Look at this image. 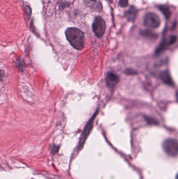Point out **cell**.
I'll return each mask as SVG.
<instances>
[{"instance_id": "obj_5", "label": "cell", "mask_w": 178, "mask_h": 179, "mask_svg": "<svg viewBox=\"0 0 178 179\" xmlns=\"http://www.w3.org/2000/svg\"><path fill=\"white\" fill-rule=\"evenodd\" d=\"M92 29L97 37L102 38L104 35L106 29L105 22L103 18L100 16H96L93 22Z\"/></svg>"}, {"instance_id": "obj_16", "label": "cell", "mask_w": 178, "mask_h": 179, "mask_svg": "<svg viewBox=\"0 0 178 179\" xmlns=\"http://www.w3.org/2000/svg\"><path fill=\"white\" fill-rule=\"evenodd\" d=\"M176 36H171L169 38V40L167 41L168 45H172L176 43Z\"/></svg>"}, {"instance_id": "obj_6", "label": "cell", "mask_w": 178, "mask_h": 179, "mask_svg": "<svg viewBox=\"0 0 178 179\" xmlns=\"http://www.w3.org/2000/svg\"><path fill=\"white\" fill-rule=\"evenodd\" d=\"M106 81L107 86L110 89L113 90L119 81V78L113 72H108L106 76Z\"/></svg>"}, {"instance_id": "obj_20", "label": "cell", "mask_w": 178, "mask_h": 179, "mask_svg": "<svg viewBox=\"0 0 178 179\" xmlns=\"http://www.w3.org/2000/svg\"><path fill=\"white\" fill-rule=\"evenodd\" d=\"M4 75H5V73L3 70L0 69V81H2L3 80V78L4 77Z\"/></svg>"}, {"instance_id": "obj_11", "label": "cell", "mask_w": 178, "mask_h": 179, "mask_svg": "<svg viewBox=\"0 0 178 179\" xmlns=\"http://www.w3.org/2000/svg\"><path fill=\"white\" fill-rule=\"evenodd\" d=\"M158 8L162 12L163 14L165 15L166 18H168L170 17L171 13L168 7H167L166 6H159Z\"/></svg>"}, {"instance_id": "obj_1", "label": "cell", "mask_w": 178, "mask_h": 179, "mask_svg": "<svg viewBox=\"0 0 178 179\" xmlns=\"http://www.w3.org/2000/svg\"><path fill=\"white\" fill-rule=\"evenodd\" d=\"M66 40L76 50H82L85 45V36L80 29L76 27L68 28L65 31Z\"/></svg>"}, {"instance_id": "obj_10", "label": "cell", "mask_w": 178, "mask_h": 179, "mask_svg": "<svg viewBox=\"0 0 178 179\" xmlns=\"http://www.w3.org/2000/svg\"><path fill=\"white\" fill-rule=\"evenodd\" d=\"M141 34L144 37L150 38H152V39H156L158 37L157 34H155L150 30H144V31H142Z\"/></svg>"}, {"instance_id": "obj_4", "label": "cell", "mask_w": 178, "mask_h": 179, "mask_svg": "<svg viewBox=\"0 0 178 179\" xmlns=\"http://www.w3.org/2000/svg\"><path fill=\"white\" fill-rule=\"evenodd\" d=\"M144 25L150 29H157L161 24L160 18L158 15L153 12L147 13L143 18Z\"/></svg>"}, {"instance_id": "obj_19", "label": "cell", "mask_w": 178, "mask_h": 179, "mask_svg": "<svg viewBox=\"0 0 178 179\" xmlns=\"http://www.w3.org/2000/svg\"><path fill=\"white\" fill-rule=\"evenodd\" d=\"M59 147L57 146H54L52 149V154H55L59 150Z\"/></svg>"}, {"instance_id": "obj_17", "label": "cell", "mask_w": 178, "mask_h": 179, "mask_svg": "<svg viewBox=\"0 0 178 179\" xmlns=\"http://www.w3.org/2000/svg\"><path fill=\"white\" fill-rule=\"evenodd\" d=\"M25 12H26V14L28 17V19H29L30 18L31 15H32V11L28 6H26L25 7Z\"/></svg>"}, {"instance_id": "obj_12", "label": "cell", "mask_w": 178, "mask_h": 179, "mask_svg": "<svg viewBox=\"0 0 178 179\" xmlns=\"http://www.w3.org/2000/svg\"><path fill=\"white\" fill-rule=\"evenodd\" d=\"M145 120H146L147 123L148 124V125H158V122L157 120H156L155 118L153 117H151L150 116H144Z\"/></svg>"}, {"instance_id": "obj_14", "label": "cell", "mask_w": 178, "mask_h": 179, "mask_svg": "<svg viewBox=\"0 0 178 179\" xmlns=\"http://www.w3.org/2000/svg\"><path fill=\"white\" fill-rule=\"evenodd\" d=\"M16 66H17V67L18 70L20 72L24 71V70H25V66H24V64L23 63V61H20V62L18 61H17Z\"/></svg>"}, {"instance_id": "obj_13", "label": "cell", "mask_w": 178, "mask_h": 179, "mask_svg": "<svg viewBox=\"0 0 178 179\" xmlns=\"http://www.w3.org/2000/svg\"><path fill=\"white\" fill-rule=\"evenodd\" d=\"M167 45H168L167 41H166L165 40H163L161 41V43H160V45H159V46L157 47L156 51H155L156 54L158 55V54H160V52L162 51L165 49L166 48Z\"/></svg>"}, {"instance_id": "obj_18", "label": "cell", "mask_w": 178, "mask_h": 179, "mask_svg": "<svg viewBox=\"0 0 178 179\" xmlns=\"http://www.w3.org/2000/svg\"><path fill=\"white\" fill-rule=\"evenodd\" d=\"M120 6L121 7H125L128 6V0H120L119 3Z\"/></svg>"}, {"instance_id": "obj_7", "label": "cell", "mask_w": 178, "mask_h": 179, "mask_svg": "<svg viewBox=\"0 0 178 179\" xmlns=\"http://www.w3.org/2000/svg\"><path fill=\"white\" fill-rule=\"evenodd\" d=\"M84 3L87 7L96 12H102V7L99 0H84Z\"/></svg>"}, {"instance_id": "obj_9", "label": "cell", "mask_w": 178, "mask_h": 179, "mask_svg": "<svg viewBox=\"0 0 178 179\" xmlns=\"http://www.w3.org/2000/svg\"><path fill=\"white\" fill-rule=\"evenodd\" d=\"M136 14H137V11L135 8L131 7L129 10L127 11L125 16L127 17V20H128V21L132 22L135 20Z\"/></svg>"}, {"instance_id": "obj_8", "label": "cell", "mask_w": 178, "mask_h": 179, "mask_svg": "<svg viewBox=\"0 0 178 179\" xmlns=\"http://www.w3.org/2000/svg\"><path fill=\"white\" fill-rule=\"evenodd\" d=\"M159 77L165 84H167L169 86H175L172 79L170 75V73L168 70H165L161 72L159 74Z\"/></svg>"}, {"instance_id": "obj_2", "label": "cell", "mask_w": 178, "mask_h": 179, "mask_svg": "<svg viewBox=\"0 0 178 179\" xmlns=\"http://www.w3.org/2000/svg\"><path fill=\"white\" fill-rule=\"evenodd\" d=\"M162 148L167 154L171 157H176L178 154L177 140L169 138L165 140L162 143Z\"/></svg>"}, {"instance_id": "obj_3", "label": "cell", "mask_w": 178, "mask_h": 179, "mask_svg": "<svg viewBox=\"0 0 178 179\" xmlns=\"http://www.w3.org/2000/svg\"><path fill=\"white\" fill-rule=\"evenodd\" d=\"M98 112V109H97L96 111L95 112L93 116H91L89 121L87 124L86 125L85 127L84 128V130L82 132V135L80 136V139L79 142V146H78V149L79 150H80L83 147L84 143H85L86 140L89 136V134L91 133V129L93 128V123L95 120V118L97 116V114Z\"/></svg>"}, {"instance_id": "obj_15", "label": "cell", "mask_w": 178, "mask_h": 179, "mask_svg": "<svg viewBox=\"0 0 178 179\" xmlns=\"http://www.w3.org/2000/svg\"><path fill=\"white\" fill-rule=\"evenodd\" d=\"M125 74L128 75H135L137 74V72L133 69H128L125 71Z\"/></svg>"}]
</instances>
